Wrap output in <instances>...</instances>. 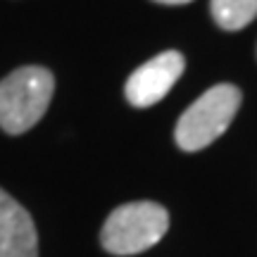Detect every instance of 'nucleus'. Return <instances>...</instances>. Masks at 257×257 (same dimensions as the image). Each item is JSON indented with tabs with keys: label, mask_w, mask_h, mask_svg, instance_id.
Segmentation results:
<instances>
[{
	"label": "nucleus",
	"mask_w": 257,
	"mask_h": 257,
	"mask_svg": "<svg viewBox=\"0 0 257 257\" xmlns=\"http://www.w3.org/2000/svg\"><path fill=\"white\" fill-rule=\"evenodd\" d=\"M184 55L176 50H167V53H160L157 57L148 60L128 76L126 88H124L126 100L134 107H150V105L160 102L179 81V76L184 74Z\"/></svg>",
	"instance_id": "4"
},
{
	"label": "nucleus",
	"mask_w": 257,
	"mask_h": 257,
	"mask_svg": "<svg viewBox=\"0 0 257 257\" xmlns=\"http://www.w3.org/2000/svg\"><path fill=\"white\" fill-rule=\"evenodd\" d=\"M55 79L43 67H22L0 81V126L12 136L38 124L53 100Z\"/></svg>",
	"instance_id": "1"
},
{
	"label": "nucleus",
	"mask_w": 257,
	"mask_h": 257,
	"mask_svg": "<svg viewBox=\"0 0 257 257\" xmlns=\"http://www.w3.org/2000/svg\"><path fill=\"white\" fill-rule=\"evenodd\" d=\"M240 107V91L231 83H219L205 91L181 114L176 124V146L186 153L202 150L229 128Z\"/></svg>",
	"instance_id": "3"
},
{
	"label": "nucleus",
	"mask_w": 257,
	"mask_h": 257,
	"mask_svg": "<svg viewBox=\"0 0 257 257\" xmlns=\"http://www.w3.org/2000/svg\"><path fill=\"white\" fill-rule=\"evenodd\" d=\"M155 3H165V5H184V3H191V0H155Z\"/></svg>",
	"instance_id": "7"
},
{
	"label": "nucleus",
	"mask_w": 257,
	"mask_h": 257,
	"mask_svg": "<svg viewBox=\"0 0 257 257\" xmlns=\"http://www.w3.org/2000/svg\"><path fill=\"white\" fill-rule=\"evenodd\" d=\"M0 257H38V233L31 214L3 188H0Z\"/></svg>",
	"instance_id": "5"
},
{
	"label": "nucleus",
	"mask_w": 257,
	"mask_h": 257,
	"mask_svg": "<svg viewBox=\"0 0 257 257\" xmlns=\"http://www.w3.org/2000/svg\"><path fill=\"white\" fill-rule=\"evenodd\" d=\"M210 10L224 31H238L257 17V0H212Z\"/></svg>",
	"instance_id": "6"
},
{
	"label": "nucleus",
	"mask_w": 257,
	"mask_h": 257,
	"mask_svg": "<svg viewBox=\"0 0 257 257\" xmlns=\"http://www.w3.org/2000/svg\"><path fill=\"white\" fill-rule=\"evenodd\" d=\"M169 229V214L157 202H126L110 212L100 231L102 248L112 255H136L153 248Z\"/></svg>",
	"instance_id": "2"
}]
</instances>
